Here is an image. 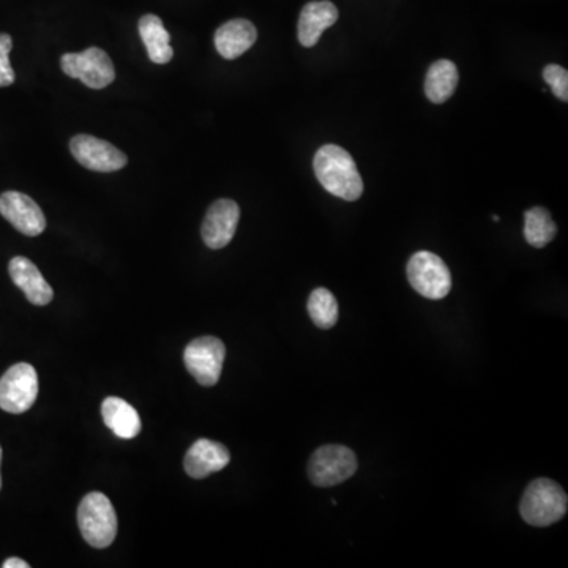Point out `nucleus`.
<instances>
[{
  "instance_id": "obj_1",
  "label": "nucleus",
  "mask_w": 568,
  "mask_h": 568,
  "mask_svg": "<svg viewBox=\"0 0 568 568\" xmlns=\"http://www.w3.org/2000/svg\"><path fill=\"white\" fill-rule=\"evenodd\" d=\"M314 174L319 184L344 201H357L363 193V180L354 158L335 144H327L314 155Z\"/></svg>"
},
{
  "instance_id": "obj_2",
  "label": "nucleus",
  "mask_w": 568,
  "mask_h": 568,
  "mask_svg": "<svg viewBox=\"0 0 568 568\" xmlns=\"http://www.w3.org/2000/svg\"><path fill=\"white\" fill-rule=\"evenodd\" d=\"M567 509V493L550 479L534 480L521 497V518L531 526H551L564 518Z\"/></svg>"
},
{
  "instance_id": "obj_3",
  "label": "nucleus",
  "mask_w": 568,
  "mask_h": 568,
  "mask_svg": "<svg viewBox=\"0 0 568 568\" xmlns=\"http://www.w3.org/2000/svg\"><path fill=\"white\" fill-rule=\"evenodd\" d=\"M78 524L84 540L103 550L117 535V515L114 505L103 493H89L78 507Z\"/></svg>"
},
{
  "instance_id": "obj_4",
  "label": "nucleus",
  "mask_w": 568,
  "mask_h": 568,
  "mask_svg": "<svg viewBox=\"0 0 568 568\" xmlns=\"http://www.w3.org/2000/svg\"><path fill=\"white\" fill-rule=\"evenodd\" d=\"M408 280L420 296L441 300L449 296L452 275L449 267L430 251H419L408 262Z\"/></svg>"
},
{
  "instance_id": "obj_5",
  "label": "nucleus",
  "mask_w": 568,
  "mask_h": 568,
  "mask_svg": "<svg viewBox=\"0 0 568 568\" xmlns=\"http://www.w3.org/2000/svg\"><path fill=\"white\" fill-rule=\"evenodd\" d=\"M357 456L344 445L319 447L308 463V477L316 486H335L351 479L357 472Z\"/></svg>"
},
{
  "instance_id": "obj_6",
  "label": "nucleus",
  "mask_w": 568,
  "mask_h": 568,
  "mask_svg": "<svg viewBox=\"0 0 568 568\" xmlns=\"http://www.w3.org/2000/svg\"><path fill=\"white\" fill-rule=\"evenodd\" d=\"M65 75L79 79L90 89L108 87L116 79L113 60L100 48H89L83 53H68L60 57Z\"/></svg>"
},
{
  "instance_id": "obj_7",
  "label": "nucleus",
  "mask_w": 568,
  "mask_h": 568,
  "mask_svg": "<svg viewBox=\"0 0 568 568\" xmlns=\"http://www.w3.org/2000/svg\"><path fill=\"white\" fill-rule=\"evenodd\" d=\"M38 397V374L29 363H16L0 378V409L23 414Z\"/></svg>"
},
{
  "instance_id": "obj_8",
  "label": "nucleus",
  "mask_w": 568,
  "mask_h": 568,
  "mask_svg": "<svg viewBox=\"0 0 568 568\" xmlns=\"http://www.w3.org/2000/svg\"><path fill=\"white\" fill-rule=\"evenodd\" d=\"M225 357V344L215 337L196 338L184 352L188 373L204 387H212L220 381Z\"/></svg>"
},
{
  "instance_id": "obj_9",
  "label": "nucleus",
  "mask_w": 568,
  "mask_h": 568,
  "mask_svg": "<svg viewBox=\"0 0 568 568\" xmlns=\"http://www.w3.org/2000/svg\"><path fill=\"white\" fill-rule=\"evenodd\" d=\"M70 150L79 165L95 172H114L125 168L127 155L111 142L90 135H78L70 141Z\"/></svg>"
},
{
  "instance_id": "obj_10",
  "label": "nucleus",
  "mask_w": 568,
  "mask_h": 568,
  "mask_svg": "<svg viewBox=\"0 0 568 568\" xmlns=\"http://www.w3.org/2000/svg\"><path fill=\"white\" fill-rule=\"evenodd\" d=\"M0 215L24 236H40L46 228L45 213L40 206L19 191H5L0 196Z\"/></svg>"
},
{
  "instance_id": "obj_11",
  "label": "nucleus",
  "mask_w": 568,
  "mask_h": 568,
  "mask_svg": "<svg viewBox=\"0 0 568 568\" xmlns=\"http://www.w3.org/2000/svg\"><path fill=\"white\" fill-rule=\"evenodd\" d=\"M239 220V204L231 199H218L207 210L201 228L202 240L212 250L225 248L234 239Z\"/></svg>"
},
{
  "instance_id": "obj_12",
  "label": "nucleus",
  "mask_w": 568,
  "mask_h": 568,
  "mask_svg": "<svg viewBox=\"0 0 568 568\" xmlns=\"http://www.w3.org/2000/svg\"><path fill=\"white\" fill-rule=\"evenodd\" d=\"M231 461V453L225 445L210 439H199L185 455L184 468L191 479H206L221 471Z\"/></svg>"
},
{
  "instance_id": "obj_13",
  "label": "nucleus",
  "mask_w": 568,
  "mask_h": 568,
  "mask_svg": "<svg viewBox=\"0 0 568 568\" xmlns=\"http://www.w3.org/2000/svg\"><path fill=\"white\" fill-rule=\"evenodd\" d=\"M8 272L12 277L13 283L24 292L30 303L45 307L54 297V291L49 286L48 281L43 278L42 272L38 270L34 262L24 256H16L8 264Z\"/></svg>"
},
{
  "instance_id": "obj_14",
  "label": "nucleus",
  "mask_w": 568,
  "mask_h": 568,
  "mask_svg": "<svg viewBox=\"0 0 568 568\" xmlns=\"http://www.w3.org/2000/svg\"><path fill=\"white\" fill-rule=\"evenodd\" d=\"M258 30L248 19H232L215 32V48L225 59L232 60L247 53L255 45Z\"/></svg>"
},
{
  "instance_id": "obj_15",
  "label": "nucleus",
  "mask_w": 568,
  "mask_h": 568,
  "mask_svg": "<svg viewBox=\"0 0 568 568\" xmlns=\"http://www.w3.org/2000/svg\"><path fill=\"white\" fill-rule=\"evenodd\" d=\"M338 21V8L329 2H310L303 7L299 19V42L305 48H311L319 42L324 30Z\"/></svg>"
},
{
  "instance_id": "obj_16",
  "label": "nucleus",
  "mask_w": 568,
  "mask_h": 568,
  "mask_svg": "<svg viewBox=\"0 0 568 568\" xmlns=\"http://www.w3.org/2000/svg\"><path fill=\"white\" fill-rule=\"evenodd\" d=\"M105 425L120 439H133L141 433L142 423L138 411L122 398L108 397L101 404Z\"/></svg>"
},
{
  "instance_id": "obj_17",
  "label": "nucleus",
  "mask_w": 568,
  "mask_h": 568,
  "mask_svg": "<svg viewBox=\"0 0 568 568\" xmlns=\"http://www.w3.org/2000/svg\"><path fill=\"white\" fill-rule=\"evenodd\" d=\"M139 35L146 45L149 59L154 64L165 65L171 62L174 49L171 48V35L165 29V24L158 16L144 15L139 19Z\"/></svg>"
},
{
  "instance_id": "obj_18",
  "label": "nucleus",
  "mask_w": 568,
  "mask_h": 568,
  "mask_svg": "<svg viewBox=\"0 0 568 568\" xmlns=\"http://www.w3.org/2000/svg\"><path fill=\"white\" fill-rule=\"evenodd\" d=\"M458 68L452 60H438L431 65L426 73L425 94L428 100L436 105H441L444 101L452 97L453 92L458 86Z\"/></svg>"
},
{
  "instance_id": "obj_19",
  "label": "nucleus",
  "mask_w": 568,
  "mask_h": 568,
  "mask_svg": "<svg viewBox=\"0 0 568 568\" xmlns=\"http://www.w3.org/2000/svg\"><path fill=\"white\" fill-rule=\"evenodd\" d=\"M556 234L557 226L548 210L537 206L524 213V239L531 247H546Z\"/></svg>"
},
{
  "instance_id": "obj_20",
  "label": "nucleus",
  "mask_w": 568,
  "mask_h": 568,
  "mask_svg": "<svg viewBox=\"0 0 568 568\" xmlns=\"http://www.w3.org/2000/svg\"><path fill=\"white\" fill-rule=\"evenodd\" d=\"M307 308L311 321L319 329L329 330L337 324L338 302L329 289H314L308 297Z\"/></svg>"
},
{
  "instance_id": "obj_21",
  "label": "nucleus",
  "mask_w": 568,
  "mask_h": 568,
  "mask_svg": "<svg viewBox=\"0 0 568 568\" xmlns=\"http://www.w3.org/2000/svg\"><path fill=\"white\" fill-rule=\"evenodd\" d=\"M543 78L559 100L568 101V71L565 68L548 65L543 70Z\"/></svg>"
},
{
  "instance_id": "obj_22",
  "label": "nucleus",
  "mask_w": 568,
  "mask_h": 568,
  "mask_svg": "<svg viewBox=\"0 0 568 568\" xmlns=\"http://www.w3.org/2000/svg\"><path fill=\"white\" fill-rule=\"evenodd\" d=\"M12 48V37L8 34H0V87L12 86L15 83V71L10 64Z\"/></svg>"
},
{
  "instance_id": "obj_23",
  "label": "nucleus",
  "mask_w": 568,
  "mask_h": 568,
  "mask_svg": "<svg viewBox=\"0 0 568 568\" xmlns=\"http://www.w3.org/2000/svg\"><path fill=\"white\" fill-rule=\"evenodd\" d=\"M2 567H4V568H29L30 565L27 564L26 561H23V559H18V557H10V559H7V561H5L4 564H2Z\"/></svg>"
},
{
  "instance_id": "obj_24",
  "label": "nucleus",
  "mask_w": 568,
  "mask_h": 568,
  "mask_svg": "<svg viewBox=\"0 0 568 568\" xmlns=\"http://www.w3.org/2000/svg\"><path fill=\"white\" fill-rule=\"evenodd\" d=\"M0 464H2V447H0ZM0 488H2V477H0Z\"/></svg>"
}]
</instances>
